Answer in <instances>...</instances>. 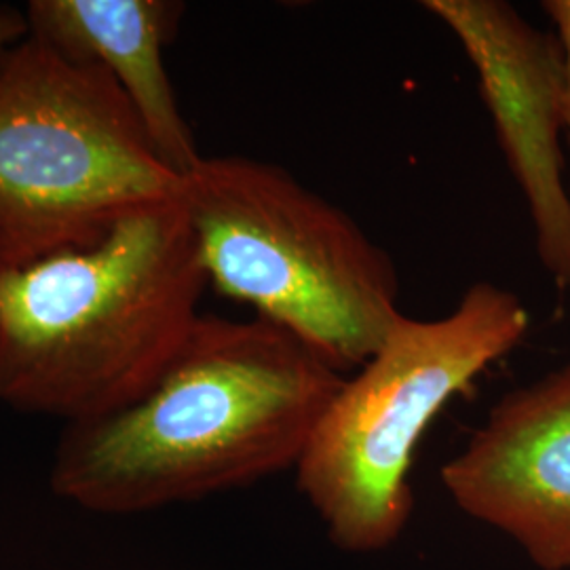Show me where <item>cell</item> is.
Instances as JSON below:
<instances>
[{"label": "cell", "mask_w": 570, "mask_h": 570, "mask_svg": "<svg viewBox=\"0 0 570 570\" xmlns=\"http://www.w3.org/2000/svg\"><path fill=\"white\" fill-rule=\"evenodd\" d=\"M341 372L261 317L202 315L140 397L63 425L49 487L106 515L190 503L296 469Z\"/></svg>", "instance_id": "1"}, {"label": "cell", "mask_w": 570, "mask_h": 570, "mask_svg": "<svg viewBox=\"0 0 570 570\" xmlns=\"http://www.w3.org/2000/svg\"><path fill=\"white\" fill-rule=\"evenodd\" d=\"M28 21L20 9L0 7V53L28 35Z\"/></svg>", "instance_id": "10"}, {"label": "cell", "mask_w": 570, "mask_h": 570, "mask_svg": "<svg viewBox=\"0 0 570 570\" xmlns=\"http://www.w3.org/2000/svg\"><path fill=\"white\" fill-rule=\"evenodd\" d=\"M209 285L183 197L100 239L0 268V404L63 425L153 387Z\"/></svg>", "instance_id": "2"}, {"label": "cell", "mask_w": 570, "mask_h": 570, "mask_svg": "<svg viewBox=\"0 0 570 570\" xmlns=\"http://www.w3.org/2000/svg\"><path fill=\"white\" fill-rule=\"evenodd\" d=\"M183 13L184 4L169 0H32L23 9L30 35L102 66L134 106L159 159L186 178L204 155L164 60Z\"/></svg>", "instance_id": "8"}, {"label": "cell", "mask_w": 570, "mask_h": 570, "mask_svg": "<svg viewBox=\"0 0 570 570\" xmlns=\"http://www.w3.org/2000/svg\"><path fill=\"white\" fill-rule=\"evenodd\" d=\"M205 275L336 372L362 367L400 320L393 258L282 165L204 157L183 183Z\"/></svg>", "instance_id": "3"}, {"label": "cell", "mask_w": 570, "mask_h": 570, "mask_svg": "<svg viewBox=\"0 0 570 570\" xmlns=\"http://www.w3.org/2000/svg\"><path fill=\"white\" fill-rule=\"evenodd\" d=\"M529 327L513 292L478 282L440 320L402 313L343 381L296 465V487L338 550L376 553L402 537L414 510L410 471L421 438Z\"/></svg>", "instance_id": "4"}, {"label": "cell", "mask_w": 570, "mask_h": 570, "mask_svg": "<svg viewBox=\"0 0 570 570\" xmlns=\"http://www.w3.org/2000/svg\"><path fill=\"white\" fill-rule=\"evenodd\" d=\"M117 81L26 35L0 53L4 265L100 239L134 212L183 197Z\"/></svg>", "instance_id": "5"}, {"label": "cell", "mask_w": 570, "mask_h": 570, "mask_svg": "<svg viewBox=\"0 0 570 570\" xmlns=\"http://www.w3.org/2000/svg\"><path fill=\"white\" fill-rule=\"evenodd\" d=\"M461 42L511 176L529 205L537 252L570 287V195L564 186V60L558 39L503 0H425Z\"/></svg>", "instance_id": "6"}, {"label": "cell", "mask_w": 570, "mask_h": 570, "mask_svg": "<svg viewBox=\"0 0 570 570\" xmlns=\"http://www.w3.org/2000/svg\"><path fill=\"white\" fill-rule=\"evenodd\" d=\"M543 11L550 16L556 30L558 42L564 60V136L570 148V0H546Z\"/></svg>", "instance_id": "9"}, {"label": "cell", "mask_w": 570, "mask_h": 570, "mask_svg": "<svg viewBox=\"0 0 570 570\" xmlns=\"http://www.w3.org/2000/svg\"><path fill=\"white\" fill-rule=\"evenodd\" d=\"M4 266V261H2V249H0V268Z\"/></svg>", "instance_id": "11"}, {"label": "cell", "mask_w": 570, "mask_h": 570, "mask_svg": "<svg viewBox=\"0 0 570 570\" xmlns=\"http://www.w3.org/2000/svg\"><path fill=\"white\" fill-rule=\"evenodd\" d=\"M442 484L541 570H570V364L499 400Z\"/></svg>", "instance_id": "7"}]
</instances>
